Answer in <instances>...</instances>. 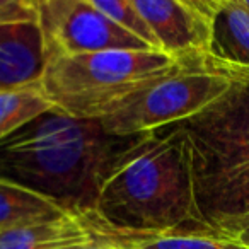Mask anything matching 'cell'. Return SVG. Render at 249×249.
Here are the masks:
<instances>
[{
    "label": "cell",
    "mask_w": 249,
    "mask_h": 249,
    "mask_svg": "<svg viewBox=\"0 0 249 249\" xmlns=\"http://www.w3.org/2000/svg\"><path fill=\"white\" fill-rule=\"evenodd\" d=\"M46 58L103 52H156L104 16L92 0H38Z\"/></svg>",
    "instance_id": "8992f818"
},
{
    "label": "cell",
    "mask_w": 249,
    "mask_h": 249,
    "mask_svg": "<svg viewBox=\"0 0 249 249\" xmlns=\"http://www.w3.org/2000/svg\"><path fill=\"white\" fill-rule=\"evenodd\" d=\"M90 232V239L113 249H248L213 229L133 234L113 231L90 213L77 217Z\"/></svg>",
    "instance_id": "9c48e42d"
},
{
    "label": "cell",
    "mask_w": 249,
    "mask_h": 249,
    "mask_svg": "<svg viewBox=\"0 0 249 249\" xmlns=\"http://www.w3.org/2000/svg\"><path fill=\"white\" fill-rule=\"evenodd\" d=\"M89 242L90 232L73 215L0 231V249H75Z\"/></svg>",
    "instance_id": "8fae6325"
},
{
    "label": "cell",
    "mask_w": 249,
    "mask_h": 249,
    "mask_svg": "<svg viewBox=\"0 0 249 249\" xmlns=\"http://www.w3.org/2000/svg\"><path fill=\"white\" fill-rule=\"evenodd\" d=\"M159 48L179 62L207 60L215 0H133Z\"/></svg>",
    "instance_id": "52a82bcc"
},
{
    "label": "cell",
    "mask_w": 249,
    "mask_h": 249,
    "mask_svg": "<svg viewBox=\"0 0 249 249\" xmlns=\"http://www.w3.org/2000/svg\"><path fill=\"white\" fill-rule=\"evenodd\" d=\"M231 86V73L208 60H188L176 73L103 118L101 124L111 135H139L179 123L196 114Z\"/></svg>",
    "instance_id": "5b68a950"
},
{
    "label": "cell",
    "mask_w": 249,
    "mask_h": 249,
    "mask_svg": "<svg viewBox=\"0 0 249 249\" xmlns=\"http://www.w3.org/2000/svg\"><path fill=\"white\" fill-rule=\"evenodd\" d=\"M241 217H249V195H246L244 198L237 200L234 205H231L215 224L224 222V220H231V218H241ZM213 225H212V229H213Z\"/></svg>",
    "instance_id": "e0dca14e"
},
{
    "label": "cell",
    "mask_w": 249,
    "mask_h": 249,
    "mask_svg": "<svg viewBox=\"0 0 249 249\" xmlns=\"http://www.w3.org/2000/svg\"><path fill=\"white\" fill-rule=\"evenodd\" d=\"M38 21L35 2L29 0H0V24Z\"/></svg>",
    "instance_id": "9a60e30c"
},
{
    "label": "cell",
    "mask_w": 249,
    "mask_h": 249,
    "mask_svg": "<svg viewBox=\"0 0 249 249\" xmlns=\"http://www.w3.org/2000/svg\"><path fill=\"white\" fill-rule=\"evenodd\" d=\"M46 60L38 21L0 24V90L39 86Z\"/></svg>",
    "instance_id": "ba28073f"
},
{
    "label": "cell",
    "mask_w": 249,
    "mask_h": 249,
    "mask_svg": "<svg viewBox=\"0 0 249 249\" xmlns=\"http://www.w3.org/2000/svg\"><path fill=\"white\" fill-rule=\"evenodd\" d=\"M213 231L222 232L227 237L234 239L241 246L249 249V217L231 218V220L218 222L213 225Z\"/></svg>",
    "instance_id": "2e32d148"
},
{
    "label": "cell",
    "mask_w": 249,
    "mask_h": 249,
    "mask_svg": "<svg viewBox=\"0 0 249 249\" xmlns=\"http://www.w3.org/2000/svg\"><path fill=\"white\" fill-rule=\"evenodd\" d=\"M149 133L111 135L101 121L52 107L0 142V179L82 217L92 213L107 178Z\"/></svg>",
    "instance_id": "6da1fadb"
},
{
    "label": "cell",
    "mask_w": 249,
    "mask_h": 249,
    "mask_svg": "<svg viewBox=\"0 0 249 249\" xmlns=\"http://www.w3.org/2000/svg\"><path fill=\"white\" fill-rule=\"evenodd\" d=\"M231 86L178 123L193 179L200 222L212 229L249 195V72H229Z\"/></svg>",
    "instance_id": "3957f363"
},
{
    "label": "cell",
    "mask_w": 249,
    "mask_h": 249,
    "mask_svg": "<svg viewBox=\"0 0 249 249\" xmlns=\"http://www.w3.org/2000/svg\"><path fill=\"white\" fill-rule=\"evenodd\" d=\"M69 215L48 198L0 179V231Z\"/></svg>",
    "instance_id": "7c38bea8"
},
{
    "label": "cell",
    "mask_w": 249,
    "mask_h": 249,
    "mask_svg": "<svg viewBox=\"0 0 249 249\" xmlns=\"http://www.w3.org/2000/svg\"><path fill=\"white\" fill-rule=\"evenodd\" d=\"M90 215L113 231L133 234L210 229L198 217L178 123L150 132L124 157Z\"/></svg>",
    "instance_id": "7a4b0ae2"
},
{
    "label": "cell",
    "mask_w": 249,
    "mask_h": 249,
    "mask_svg": "<svg viewBox=\"0 0 249 249\" xmlns=\"http://www.w3.org/2000/svg\"><path fill=\"white\" fill-rule=\"evenodd\" d=\"M183 65L184 62L162 52L52 56L46 60L39 87L53 107L62 113L79 120L101 121Z\"/></svg>",
    "instance_id": "277c9868"
},
{
    "label": "cell",
    "mask_w": 249,
    "mask_h": 249,
    "mask_svg": "<svg viewBox=\"0 0 249 249\" xmlns=\"http://www.w3.org/2000/svg\"><path fill=\"white\" fill-rule=\"evenodd\" d=\"M207 60L227 72H249V11L244 0H215Z\"/></svg>",
    "instance_id": "30bf717a"
},
{
    "label": "cell",
    "mask_w": 249,
    "mask_h": 249,
    "mask_svg": "<svg viewBox=\"0 0 249 249\" xmlns=\"http://www.w3.org/2000/svg\"><path fill=\"white\" fill-rule=\"evenodd\" d=\"M52 107L39 86L0 90V142Z\"/></svg>",
    "instance_id": "4fadbf2b"
},
{
    "label": "cell",
    "mask_w": 249,
    "mask_h": 249,
    "mask_svg": "<svg viewBox=\"0 0 249 249\" xmlns=\"http://www.w3.org/2000/svg\"><path fill=\"white\" fill-rule=\"evenodd\" d=\"M244 5H246V9L249 11V0H244Z\"/></svg>",
    "instance_id": "d6986e66"
},
{
    "label": "cell",
    "mask_w": 249,
    "mask_h": 249,
    "mask_svg": "<svg viewBox=\"0 0 249 249\" xmlns=\"http://www.w3.org/2000/svg\"><path fill=\"white\" fill-rule=\"evenodd\" d=\"M75 249H113V248H107V246H101L97 244V242H89V244L86 246H80V248H75Z\"/></svg>",
    "instance_id": "ac0fdd59"
},
{
    "label": "cell",
    "mask_w": 249,
    "mask_h": 249,
    "mask_svg": "<svg viewBox=\"0 0 249 249\" xmlns=\"http://www.w3.org/2000/svg\"><path fill=\"white\" fill-rule=\"evenodd\" d=\"M92 4L111 21L116 22L120 28L128 31L135 38L142 39L152 50L160 52L152 28L145 21V18L140 14L133 0H92Z\"/></svg>",
    "instance_id": "5bb4252c"
}]
</instances>
